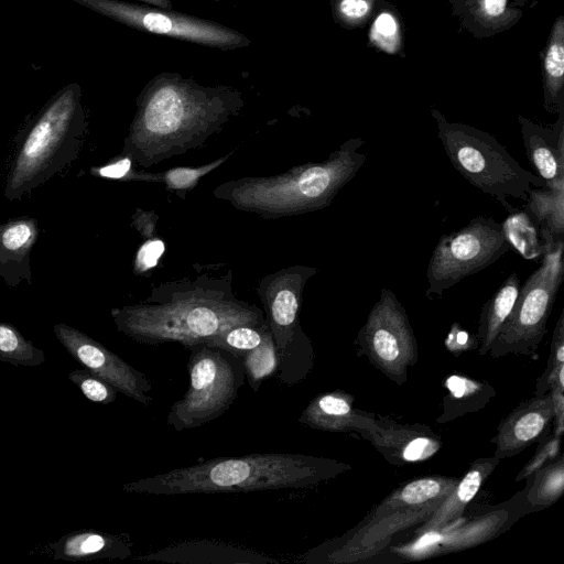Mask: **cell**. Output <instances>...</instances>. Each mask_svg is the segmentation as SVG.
I'll use <instances>...</instances> for the list:
<instances>
[{
    "instance_id": "obj_11",
    "label": "cell",
    "mask_w": 564,
    "mask_h": 564,
    "mask_svg": "<svg viewBox=\"0 0 564 564\" xmlns=\"http://www.w3.org/2000/svg\"><path fill=\"white\" fill-rule=\"evenodd\" d=\"M358 356L398 384L408 380V370L417 361V341L408 314L389 289L380 290L356 340Z\"/></svg>"
},
{
    "instance_id": "obj_39",
    "label": "cell",
    "mask_w": 564,
    "mask_h": 564,
    "mask_svg": "<svg viewBox=\"0 0 564 564\" xmlns=\"http://www.w3.org/2000/svg\"><path fill=\"white\" fill-rule=\"evenodd\" d=\"M164 242L158 237L147 238L139 247L134 258V272L141 274L154 268L164 252Z\"/></svg>"
},
{
    "instance_id": "obj_24",
    "label": "cell",
    "mask_w": 564,
    "mask_h": 564,
    "mask_svg": "<svg viewBox=\"0 0 564 564\" xmlns=\"http://www.w3.org/2000/svg\"><path fill=\"white\" fill-rule=\"evenodd\" d=\"M520 288V280L517 273L512 272L482 305L476 333L479 355H488L494 340L514 307Z\"/></svg>"
},
{
    "instance_id": "obj_4",
    "label": "cell",
    "mask_w": 564,
    "mask_h": 564,
    "mask_svg": "<svg viewBox=\"0 0 564 564\" xmlns=\"http://www.w3.org/2000/svg\"><path fill=\"white\" fill-rule=\"evenodd\" d=\"M366 141H345L322 162H308L270 176H246L217 185L213 195L234 208L274 219L296 216L330 205L367 160L359 152Z\"/></svg>"
},
{
    "instance_id": "obj_31",
    "label": "cell",
    "mask_w": 564,
    "mask_h": 564,
    "mask_svg": "<svg viewBox=\"0 0 564 564\" xmlns=\"http://www.w3.org/2000/svg\"><path fill=\"white\" fill-rule=\"evenodd\" d=\"M245 378L253 392H258L262 382L278 372L279 355L270 329L262 341L242 357Z\"/></svg>"
},
{
    "instance_id": "obj_33",
    "label": "cell",
    "mask_w": 564,
    "mask_h": 564,
    "mask_svg": "<svg viewBox=\"0 0 564 564\" xmlns=\"http://www.w3.org/2000/svg\"><path fill=\"white\" fill-rule=\"evenodd\" d=\"M268 330L267 322L261 325H238L205 339L203 345L219 347L242 357L262 341Z\"/></svg>"
},
{
    "instance_id": "obj_26",
    "label": "cell",
    "mask_w": 564,
    "mask_h": 564,
    "mask_svg": "<svg viewBox=\"0 0 564 564\" xmlns=\"http://www.w3.org/2000/svg\"><path fill=\"white\" fill-rule=\"evenodd\" d=\"M445 387L447 393L442 401V412L436 419L438 423H446L464 414L476 412L486 406L496 394L488 382L459 375L449 376L445 380Z\"/></svg>"
},
{
    "instance_id": "obj_2",
    "label": "cell",
    "mask_w": 564,
    "mask_h": 564,
    "mask_svg": "<svg viewBox=\"0 0 564 564\" xmlns=\"http://www.w3.org/2000/svg\"><path fill=\"white\" fill-rule=\"evenodd\" d=\"M243 106L230 87H204L177 75L153 78L137 100L121 155L142 167L198 149Z\"/></svg>"
},
{
    "instance_id": "obj_12",
    "label": "cell",
    "mask_w": 564,
    "mask_h": 564,
    "mask_svg": "<svg viewBox=\"0 0 564 564\" xmlns=\"http://www.w3.org/2000/svg\"><path fill=\"white\" fill-rule=\"evenodd\" d=\"M72 1L133 29L159 35L219 48H236L249 43L246 36L227 26L164 8L121 0Z\"/></svg>"
},
{
    "instance_id": "obj_42",
    "label": "cell",
    "mask_w": 564,
    "mask_h": 564,
    "mask_svg": "<svg viewBox=\"0 0 564 564\" xmlns=\"http://www.w3.org/2000/svg\"><path fill=\"white\" fill-rule=\"evenodd\" d=\"M158 216L152 212L137 209L132 215V226L145 238L155 237Z\"/></svg>"
},
{
    "instance_id": "obj_7",
    "label": "cell",
    "mask_w": 564,
    "mask_h": 564,
    "mask_svg": "<svg viewBox=\"0 0 564 564\" xmlns=\"http://www.w3.org/2000/svg\"><path fill=\"white\" fill-rule=\"evenodd\" d=\"M316 273L314 267L290 265L264 275L257 286L279 355L278 379L289 388L314 367L313 345L300 324V311L305 285Z\"/></svg>"
},
{
    "instance_id": "obj_3",
    "label": "cell",
    "mask_w": 564,
    "mask_h": 564,
    "mask_svg": "<svg viewBox=\"0 0 564 564\" xmlns=\"http://www.w3.org/2000/svg\"><path fill=\"white\" fill-rule=\"evenodd\" d=\"M346 466L330 458L263 453L215 457L192 466L124 482L127 494H231L305 488L336 477Z\"/></svg>"
},
{
    "instance_id": "obj_17",
    "label": "cell",
    "mask_w": 564,
    "mask_h": 564,
    "mask_svg": "<svg viewBox=\"0 0 564 564\" xmlns=\"http://www.w3.org/2000/svg\"><path fill=\"white\" fill-rule=\"evenodd\" d=\"M352 403L354 395L339 389L319 393L302 411L299 422L324 432H368L377 419L355 410Z\"/></svg>"
},
{
    "instance_id": "obj_25",
    "label": "cell",
    "mask_w": 564,
    "mask_h": 564,
    "mask_svg": "<svg viewBox=\"0 0 564 564\" xmlns=\"http://www.w3.org/2000/svg\"><path fill=\"white\" fill-rule=\"evenodd\" d=\"M543 105L547 112L564 109V18L560 15L542 54Z\"/></svg>"
},
{
    "instance_id": "obj_6",
    "label": "cell",
    "mask_w": 564,
    "mask_h": 564,
    "mask_svg": "<svg viewBox=\"0 0 564 564\" xmlns=\"http://www.w3.org/2000/svg\"><path fill=\"white\" fill-rule=\"evenodd\" d=\"M431 113L454 169L509 213L514 207L508 203V197L527 200L532 186L546 187L545 182L523 169L494 135L462 122H451L434 108Z\"/></svg>"
},
{
    "instance_id": "obj_43",
    "label": "cell",
    "mask_w": 564,
    "mask_h": 564,
    "mask_svg": "<svg viewBox=\"0 0 564 564\" xmlns=\"http://www.w3.org/2000/svg\"><path fill=\"white\" fill-rule=\"evenodd\" d=\"M145 1L149 4L156 6L159 8L170 9L171 2L170 0H140Z\"/></svg>"
},
{
    "instance_id": "obj_30",
    "label": "cell",
    "mask_w": 564,
    "mask_h": 564,
    "mask_svg": "<svg viewBox=\"0 0 564 564\" xmlns=\"http://www.w3.org/2000/svg\"><path fill=\"white\" fill-rule=\"evenodd\" d=\"M45 359L43 349L26 339L12 324L0 322V362L35 367Z\"/></svg>"
},
{
    "instance_id": "obj_8",
    "label": "cell",
    "mask_w": 564,
    "mask_h": 564,
    "mask_svg": "<svg viewBox=\"0 0 564 564\" xmlns=\"http://www.w3.org/2000/svg\"><path fill=\"white\" fill-rule=\"evenodd\" d=\"M540 228L543 242L540 267L521 285L512 312L503 323L488 355L499 358L507 355H532L540 346L549 316L563 282L564 237Z\"/></svg>"
},
{
    "instance_id": "obj_38",
    "label": "cell",
    "mask_w": 564,
    "mask_h": 564,
    "mask_svg": "<svg viewBox=\"0 0 564 564\" xmlns=\"http://www.w3.org/2000/svg\"><path fill=\"white\" fill-rule=\"evenodd\" d=\"M561 436L554 434L547 435L544 440L540 441V447L532 457V459L523 467L518 474L516 480L532 479L533 476L545 465L553 462L560 449Z\"/></svg>"
},
{
    "instance_id": "obj_34",
    "label": "cell",
    "mask_w": 564,
    "mask_h": 564,
    "mask_svg": "<svg viewBox=\"0 0 564 564\" xmlns=\"http://www.w3.org/2000/svg\"><path fill=\"white\" fill-rule=\"evenodd\" d=\"M381 0H333L336 21L345 28L364 26L379 9Z\"/></svg>"
},
{
    "instance_id": "obj_28",
    "label": "cell",
    "mask_w": 564,
    "mask_h": 564,
    "mask_svg": "<svg viewBox=\"0 0 564 564\" xmlns=\"http://www.w3.org/2000/svg\"><path fill=\"white\" fill-rule=\"evenodd\" d=\"M503 235L510 247L523 258L535 260L542 257L543 242L539 225L523 209L514 208L501 224Z\"/></svg>"
},
{
    "instance_id": "obj_29",
    "label": "cell",
    "mask_w": 564,
    "mask_h": 564,
    "mask_svg": "<svg viewBox=\"0 0 564 564\" xmlns=\"http://www.w3.org/2000/svg\"><path fill=\"white\" fill-rule=\"evenodd\" d=\"M230 155L231 152L226 156H221L210 163L196 167L178 166L166 170L162 173L135 171L133 181L163 183L166 189L174 191L181 198H184L185 193L193 189L204 175L216 170L225 163Z\"/></svg>"
},
{
    "instance_id": "obj_1",
    "label": "cell",
    "mask_w": 564,
    "mask_h": 564,
    "mask_svg": "<svg viewBox=\"0 0 564 564\" xmlns=\"http://www.w3.org/2000/svg\"><path fill=\"white\" fill-rule=\"evenodd\" d=\"M232 281L231 269L167 281L141 302L111 308L110 315L118 332L137 343L188 349L230 327L265 323L258 305L236 296Z\"/></svg>"
},
{
    "instance_id": "obj_44",
    "label": "cell",
    "mask_w": 564,
    "mask_h": 564,
    "mask_svg": "<svg viewBox=\"0 0 564 564\" xmlns=\"http://www.w3.org/2000/svg\"><path fill=\"white\" fill-rule=\"evenodd\" d=\"M512 3L518 7V8H521L522 6H524L529 0H511Z\"/></svg>"
},
{
    "instance_id": "obj_23",
    "label": "cell",
    "mask_w": 564,
    "mask_h": 564,
    "mask_svg": "<svg viewBox=\"0 0 564 564\" xmlns=\"http://www.w3.org/2000/svg\"><path fill=\"white\" fill-rule=\"evenodd\" d=\"M502 520L500 514H489L459 529L449 530L446 527L437 531L422 533L420 539L408 547L410 550L408 554L423 556L473 546L495 534Z\"/></svg>"
},
{
    "instance_id": "obj_14",
    "label": "cell",
    "mask_w": 564,
    "mask_h": 564,
    "mask_svg": "<svg viewBox=\"0 0 564 564\" xmlns=\"http://www.w3.org/2000/svg\"><path fill=\"white\" fill-rule=\"evenodd\" d=\"M554 415L550 392L534 395L518 404L499 424L491 438L494 456L499 460L513 457L535 442L544 440L551 432Z\"/></svg>"
},
{
    "instance_id": "obj_22",
    "label": "cell",
    "mask_w": 564,
    "mask_h": 564,
    "mask_svg": "<svg viewBox=\"0 0 564 564\" xmlns=\"http://www.w3.org/2000/svg\"><path fill=\"white\" fill-rule=\"evenodd\" d=\"M499 462L495 456L475 460L416 533L437 531L455 523Z\"/></svg>"
},
{
    "instance_id": "obj_10",
    "label": "cell",
    "mask_w": 564,
    "mask_h": 564,
    "mask_svg": "<svg viewBox=\"0 0 564 564\" xmlns=\"http://www.w3.org/2000/svg\"><path fill=\"white\" fill-rule=\"evenodd\" d=\"M510 248L501 224L487 216H476L459 230L443 235L429 261L426 296L442 297L445 290L495 263Z\"/></svg>"
},
{
    "instance_id": "obj_19",
    "label": "cell",
    "mask_w": 564,
    "mask_h": 564,
    "mask_svg": "<svg viewBox=\"0 0 564 564\" xmlns=\"http://www.w3.org/2000/svg\"><path fill=\"white\" fill-rule=\"evenodd\" d=\"M172 563H216V564H271L281 561L242 546L218 541L194 540L166 546L153 553L139 556Z\"/></svg>"
},
{
    "instance_id": "obj_32",
    "label": "cell",
    "mask_w": 564,
    "mask_h": 564,
    "mask_svg": "<svg viewBox=\"0 0 564 564\" xmlns=\"http://www.w3.org/2000/svg\"><path fill=\"white\" fill-rule=\"evenodd\" d=\"M563 490L564 458L560 455L533 476L528 501L533 506H550L561 497Z\"/></svg>"
},
{
    "instance_id": "obj_15",
    "label": "cell",
    "mask_w": 564,
    "mask_h": 564,
    "mask_svg": "<svg viewBox=\"0 0 564 564\" xmlns=\"http://www.w3.org/2000/svg\"><path fill=\"white\" fill-rule=\"evenodd\" d=\"M557 115L550 126L518 116L527 158L546 187L564 183V109Z\"/></svg>"
},
{
    "instance_id": "obj_35",
    "label": "cell",
    "mask_w": 564,
    "mask_h": 564,
    "mask_svg": "<svg viewBox=\"0 0 564 564\" xmlns=\"http://www.w3.org/2000/svg\"><path fill=\"white\" fill-rule=\"evenodd\" d=\"M68 379L80 390L85 398L95 403L107 405L117 398L118 391L111 384L84 367L69 372Z\"/></svg>"
},
{
    "instance_id": "obj_16",
    "label": "cell",
    "mask_w": 564,
    "mask_h": 564,
    "mask_svg": "<svg viewBox=\"0 0 564 564\" xmlns=\"http://www.w3.org/2000/svg\"><path fill=\"white\" fill-rule=\"evenodd\" d=\"M375 447L391 463L402 465L432 457L441 440L425 425H401L381 417L368 432Z\"/></svg>"
},
{
    "instance_id": "obj_37",
    "label": "cell",
    "mask_w": 564,
    "mask_h": 564,
    "mask_svg": "<svg viewBox=\"0 0 564 564\" xmlns=\"http://www.w3.org/2000/svg\"><path fill=\"white\" fill-rule=\"evenodd\" d=\"M564 365V314L561 313L555 325L550 356L546 368L536 381L535 395H543L550 391V382L554 372L560 366Z\"/></svg>"
},
{
    "instance_id": "obj_21",
    "label": "cell",
    "mask_w": 564,
    "mask_h": 564,
    "mask_svg": "<svg viewBox=\"0 0 564 564\" xmlns=\"http://www.w3.org/2000/svg\"><path fill=\"white\" fill-rule=\"evenodd\" d=\"M452 14L477 39H485L513 28L522 11L511 0H449Z\"/></svg>"
},
{
    "instance_id": "obj_20",
    "label": "cell",
    "mask_w": 564,
    "mask_h": 564,
    "mask_svg": "<svg viewBox=\"0 0 564 564\" xmlns=\"http://www.w3.org/2000/svg\"><path fill=\"white\" fill-rule=\"evenodd\" d=\"M46 551L62 561L123 560L132 555L129 536L94 530L67 533L46 545Z\"/></svg>"
},
{
    "instance_id": "obj_9",
    "label": "cell",
    "mask_w": 564,
    "mask_h": 564,
    "mask_svg": "<svg viewBox=\"0 0 564 564\" xmlns=\"http://www.w3.org/2000/svg\"><path fill=\"white\" fill-rule=\"evenodd\" d=\"M188 349L189 383L166 415V423L177 432L203 426L221 416L237 399L246 379L240 356L203 344Z\"/></svg>"
},
{
    "instance_id": "obj_36",
    "label": "cell",
    "mask_w": 564,
    "mask_h": 564,
    "mask_svg": "<svg viewBox=\"0 0 564 564\" xmlns=\"http://www.w3.org/2000/svg\"><path fill=\"white\" fill-rule=\"evenodd\" d=\"M369 39L373 45L388 53L398 51L400 44L399 23L390 11L383 10L376 18L369 32Z\"/></svg>"
},
{
    "instance_id": "obj_13",
    "label": "cell",
    "mask_w": 564,
    "mask_h": 564,
    "mask_svg": "<svg viewBox=\"0 0 564 564\" xmlns=\"http://www.w3.org/2000/svg\"><path fill=\"white\" fill-rule=\"evenodd\" d=\"M53 332L65 350L84 368L142 405L152 403L153 399L149 395L152 383L143 372L72 326L55 324Z\"/></svg>"
},
{
    "instance_id": "obj_40",
    "label": "cell",
    "mask_w": 564,
    "mask_h": 564,
    "mask_svg": "<svg viewBox=\"0 0 564 564\" xmlns=\"http://www.w3.org/2000/svg\"><path fill=\"white\" fill-rule=\"evenodd\" d=\"M132 163L130 158L120 154V156L109 161L105 165L93 166L89 173L102 178L133 181L135 170Z\"/></svg>"
},
{
    "instance_id": "obj_5",
    "label": "cell",
    "mask_w": 564,
    "mask_h": 564,
    "mask_svg": "<svg viewBox=\"0 0 564 564\" xmlns=\"http://www.w3.org/2000/svg\"><path fill=\"white\" fill-rule=\"evenodd\" d=\"M86 132L82 88L58 89L24 131L4 185L9 200L21 199L73 162Z\"/></svg>"
},
{
    "instance_id": "obj_18",
    "label": "cell",
    "mask_w": 564,
    "mask_h": 564,
    "mask_svg": "<svg viewBox=\"0 0 564 564\" xmlns=\"http://www.w3.org/2000/svg\"><path fill=\"white\" fill-rule=\"evenodd\" d=\"M39 225L33 217L0 224V276L10 288L32 281L30 256L37 241Z\"/></svg>"
},
{
    "instance_id": "obj_41",
    "label": "cell",
    "mask_w": 564,
    "mask_h": 564,
    "mask_svg": "<svg viewBox=\"0 0 564 564\" xmlns=\"http://www.w3.org/2000/svg\"><path fill=\"white\" fill-rule=\"evenodd\" d=\"M446 345L451 350H462V349H473L478 346L476 336L471 337V335L462 329L458 323H454L451 332L448 333Z\"/></svg>"
},
{
    "instance_id": "obj_27",
    "label": "cell",
    "mask_w": 564,
    "mask_h": 564,
    "mask_svg": "<svg viewBox=\"0 0 564 564\" xmlns=\"http://www.w3.org/2000/svg\"><path fill=\"white\" fill-rule=\"evenodd\" d=\"M523 210L539 225L553 235L564 237V183L554 187L532 188Z\"/></svg>"
}]
</instances>
